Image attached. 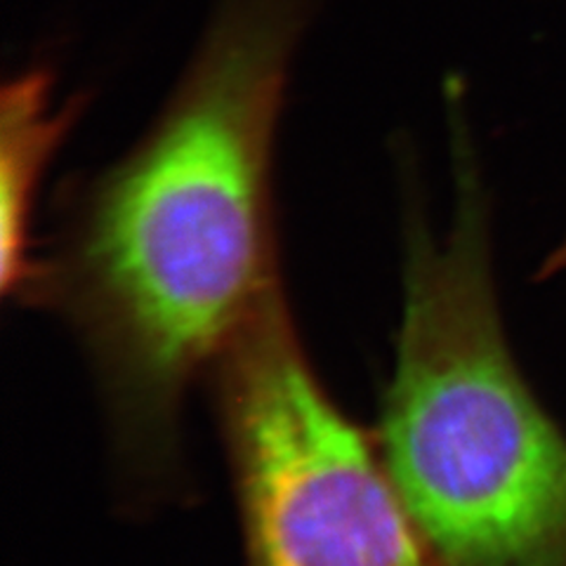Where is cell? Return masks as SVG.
<instances>
[{
  "label": "cell",
  "instance_id": "2",
  "mask_svg": "<svg viewBox=\"0 0 566 566\" xmlns=\"http://www.w3.org/2000/svg\"><path fill=\"white\" fill-rule=\"evenodd\" d=\"M455 208L411 206L395 374L376 444L441 566H566V437L507 345L489 199L453 83Z\"/></svg>",
  "mask_w": 566,
  "mask_h": 566
},
{
  "label": "cell",
  "instance_id": "4",
  "mask_svg": "<svg viewBox=\"0 0 566 566\" xmlns=\"http://www.w3.org/2000/svg\"><path fill=\"white\" fill-rule=\"evenodd\" d=\"M52 93L45 66L22 71L0 93V283L20 303L39 276L31 229L41 180L87 102L76 95L57 104Z\"/></svg>",
  "mask_w": 566,
  "mask_h": 566
},
{
  "label": "cell",
  "instance_id": "3",
  "mask_svg": "<svg viewBox=\"0 0 566 566\" xmlns=\"http://www.w3.org/2000/svg\"><path fill=\"white\" fill-rule=\"evenodd\" d=\"M210 378L245 566H441L376 439L318 380L283 286Z\"/></svg>",
  "mask_w": 566,
  "mask_h": 566
},
{
  "label": "cell",
  "instance_id": "1",
  "mask_svg": "<svg viewBox=\"0 0 566 566\" xmlns=\"http://www.w3.org/2000/svg\"><path fill=\"white\" fill-rule=\"evenodd\" d=\"M318 0H216L164 109L69 191L27 303L60 314L93 364L116 455L172 482L191 387L281 281L274 149Z\"/></svg>",
  "mask_w": 566,
  "mask_h": 566
}]
</instances>
